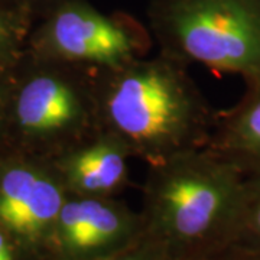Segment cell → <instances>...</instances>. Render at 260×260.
Segmentation results:
<instances>
[{"instance_id":"1","label":"cell","mask_w":260,"mask_h":260,"mask_svg":"<svg viewBox=\"0 0 260 260\" xmlns=\"http://www.w3.org/2000/svg\"><path fill=\"white\" fill-rule=\"evenodd\" d=\"M186 68L159 52L95 74L102 130L132 158L152 165L208 145L220 113Z\"/></svg>"},{"instance_id":"2","label":"cell","mask_w":260,"mask_h":260,"mask_svg":"<svg viewBox=\"0 0 260 260\" xmlns=\"http://www.w3.org/2000/svg\"><path fill=\"white\" fill-rule=\"evenodd\" d=\"M244 178L207 149L148 165L142 239L167 260H198L230 246L240 218Z\"/></svg>"},{"instance_id":"3","label":"cell","mask_w":260,"mask_h":260,"mask_svg":"<svg viewBox=\"0 0 260 260\" xmlns=\"http://www.w3.org/2000/svg\"><path fill=\"white\" fill-rule=\"evenodd\" d=\"M95 74L26 51L10 75L8 149L51 160L99 133Z\"/></svg>"},{"instance_id":"4","label":"cell","mask_w":260,"mask_h":260,"mask_svg":"<svg viewBox=\"0 0 260 260\" xmlns=\"http://www.w3.org/2000/svg\"><path fill=\"white\" fill-rule=\"evenodd\" d=\"M148 22L162 55L246 81L260 75V0H150Z\"/></svg>"},{"instance_id":"5","label":"cell","mask_w":260,"mask_h":260,"mask_svg":"<svg viewBox=\"0 0 260 260\" xmlns=\"http://www.w3.org/2000/svg\"><path fill=\"white\" fill-rule=\"evenodd\" d=\"M152 42L149 28L127 13H103L87 0H65L35 23L26 51L100 73L149 55Z\"/></svg>"},{"instance_id":"6","label":"cell","mask_w":260,"mask_h":260,"mask_svg":"<svg viewBox=\"0 0 260 260\" xmlns=\"http://www.w3.org/2000/svg\"><path fill=\"white\" fill-rule=\"evenodd\" d=\"M65 198L49 160L10 149L0 153V229L16 244L22 260H47Z\"/></svg>"},{"instance_id":"7","label":"cell","mask_w":260,"mask_h":260,"mask_svg":"<svg viewBox=\"0 0 260 260\" xmlns=\"http://www.w3.org/2000/svg\"><path fill=\"white\" fill-rule=\"evenodd\" d=\"M142 217L114 197L68 195L56 217L47 260H100L142 237Z\"/></svg>"},{"instance_id":"8","label":"cell","mask_w":260,"mask_h":260,"mask_svg":"<svg viewBox=\"0 0 260 260\" xmlns=\"http://www.w3.org/2000/svg\"><path fill=\"white\" fill-rule=\"evenodd\" d=\"M130 159L120 140L100 130L49 162L68 195L107 198L129 185Z\"/></svg>"},{"instance_id":"9","label":"cell","mask_w":260,"mask_h":260,"mask_svg":"<svg viewBox=\"0 0 260 260\" xmlns=\"http://www.w3.org/2000/svg\"><path fill=\"white\" fill-rule=\"evenodd\" d=\"M204 149L244 175L260 174V75L246 81V93L230 112L218 114Z\"/></svg>"},{"instance_id":"10","label":"cell","mask_w":260,"mask_h":260,"mask_svg":"<svg viewBox=\"0 0 260 260\" xmlns=\"http://www.w3.org/2000/svg\"><path fill=\"white\" fill-rule=\"evenodd\" d=\"M34 19L12 3L0 2V71H10L25 55Z\"/></svg>"},{"instance_id":"11","label":"cell","mask_w":260,"mask_h":260,"mask_svg":"<svg viewBox=\"0 0 260 260\" xmlns=\"http://www.w3.org/2000/svg\"><path fill=\"white\" fill-rule=\"evenodd\" d=\"M236 244L260 250V174L246 175Z\"/></svg>"},{"instance_id":"12","label":"cell","mask_w":260,"mask_h":260,"mask_svg":"<svg viewBox=\"0 0 260 260\" xmlns=\"http://www.w3.org/2000/svg\"><path fill=\"white\" fill-rule=\"evenodd\" d=\"M100 260H167V257L155 246L140 237L139 242L132 244L127 249Z\"/></svg>"},{"instance_id":"13","label":"cell","mask_w":260,"mask_h":260,"mask_svg":"<svg viewBox=\"0 0 260 260\" xmlns=\"http://www.w3.org/2000/svg\"><path fill=\"white\" fill-rule=\"evenodd\" d=\"M10 71H0V153L8 150V103L10 91Z\"/></svg>"},{"instance_id":"14","label":"cell","mask_w":260,"mask_h":260,"mask_svg":"<svg viewBox=\"0 0 260 260\" xmlns=\"http://www.w3.org/2000/svg\"><path fill=\"white\" fill-rule=\"evenodd\" d=\"M9 2L12 5L18 6L19 9L26 12L37 23L38 20L45 18L49 12H52L65 0H9Z\"/></svg>"},{"instance_id":"15","label":"cell","mask_w":260,"mask_h":260,"mask_svg":"<svg viewBox=\"0 0 260 260\" xmlns=\"http://www.w3.org/2000/svg\"><path fill=\"white\" fill-rule=\"evenodd\" d=\"M198 260H260V250L233 243L221 250Z\"/></svg>"},{"instance_id":"16","label":"cell","mask_w":260,"mask_h":260,"mask_svg":"<svg viewBox=\"0 0 260 260\" xmlns=\"http://www.w3.org/2000/svg\"><path fill=\"white\" fill-rule=\"evenodd\" d=\"M0 260H22L16 244L0 229Z\"/></svg>"},{"instance_id":"17","label":"cell","mask_w":260,"mask_h":260,"mask_svg":"<svg viewBox=\"0 0 260 260\" xmlns=\"http://www.w3.org/2000/svg\"><path fill=\"white\" fill-rule=\"evenodd\" d=\"M0 2H3V3H10L9 0H0Z\"/></svg>"}]
</instances>
